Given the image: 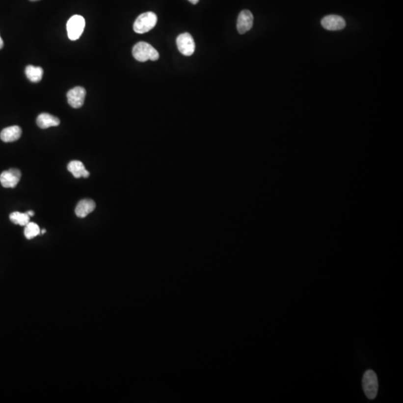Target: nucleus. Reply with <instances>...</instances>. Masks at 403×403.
Masks as SVG:
<instances>
[{"instance_id":"f257e3e1","label":"nucleus","mask_w":403,"mask_h":403,"mask_svg":"<svg viewBox=\"0 0 403 403\" xmlns=\"http://www.w3.org/2000/svg\"><path fill=\"white\" fill-rule=\"evenodd\" d=\"M134 58L140 62H145L148 60L157 61L159 53L153 46L146 42H139L133 49Z\"/></svg>"},{"instance_id":"f03ea898","label":"nucleus","mask_w":403,"mask_h":403,"mask_svg":"<svg viewBox=\"0 0 403 403\" xmlns=\"http://www.w3.org/2000/svg\"><path fill=\"white\" fill-rule=\"evenodd\" d=\"M158 17L155 13L149 11L137 17L133 26V29L137 34H144L153 29L157 24Z\"/></svg>"},{"instance_id":"7ed1b4c3","label":"nucleus","mask_w":403,"mask_h":403,"mask_svg":"<svg viewBox=\"0 0 403 403\" xmlns=\"http://www.w3.org/2000/svg\"><path fill=\"white\" fill-rule=\"evenodd\" d=\"M362 387L364 394L370 400H374L378 393V383L376 374L372 370H368L364 374Z\"/></svg>"},{"instance_id":"20e7f679","label":"nucleus","mask_w":403,"mask_h":403,"mask_svg":"<svg viewBox=\"0 0 403 403\" xmlns=\"http://www.w3.org/2000/svg\"><path fill=\"white\" fill-rule=\"evenodd\" d=\"M85 27L84 18L80 15L70 17L67 24V34L69 39L77 41L81 37Z\"/></svg>"},{"instance_id":"39448f33","label":"nucleus","mask_w":403,"mask_h":403,"mask_svg":"<svg viewBox=\"0 0 403 403\" xmlns=\"http://www.w3.org/2000/svg\"><path fill=\"white\" fill-rule=\"evenodd\" d=\"M176 45L179 51L186 56H191L196 48L193 37L188 32L182 33L178 36Z\"/></svg>"},{"instance_id":"423d86ee","label":"nucleus","mask_w":403,"mask_h":403,"mask_svg":"<svg viewBox=\"0 0 403 403\" xmlns=\"http://www.w3.org/2000/svg\"><path fill=\"white\" fill-rule=\"evenodd\" d=\"M21 179V172L17 169H10L0 175V182L5 188H14Z\"/></svg>"},{"instance_id":"0eeeda50","label":"nucleus","mask_w":403,"mask_h":403,"mask_svg":"<svg viewBox=\"0 0 403 403\" xmlns=\"http://www.w3.org/2000/svg\"><path fill=\"white\" fill-rule=\"evenodd\" d=\"M67 101L71 107L80 108L84 103L86 90L82 87H75L69 90L67 94Z\"/></svg>"},{"instance_id":"6e6552de","label":"nucleus","mask_w":403,"mask_h":403,"mask_svg":"<svg viewBox=\"0 0 403 403\" xmlns=\"http://www.w3.org/2000/svg\"><path fill=\"white\" fill-rule=\"evenodd\" d=\"M254 17L249 10H243L239 14L237 21V29L239 34H243L252 28Z\"/></svg>"},{"instance_id":"1a4fd4ad","label":"nucleus","mask_w":403,"mask_h":403,"mask_svg":"<svg viewBox=\"0 0 403 403\" xmlns=\"http://www.w3.org/2000/svg\"><path fill=\"white\" fill-rule=\"evenodd\" d=\"M321 24L324 28L329 31H338L346 27L344 18L338 15L325 16L321 21Z\"/></svg>"},{"instance_id":"9d476101","label":"nucleus","mask_w":403,"mask_h":403,"mask_svg":"<svg viewBox=\"0 0 403 403\" xmlns=\"http://www.w3.org/2000/svg\"><path fill=\"white\" fill-rule=\"evenodd\" d=\"M22 134V130L18 126H9L5 128L0 133V138L5 143L14 142L20 139Z\"/></svg>"},{"instance_id":"9b49d317","label":"nucleus","mask_w":403,"mask_h":403,"mask_svg":"<svg viewBox=\"0 0 403 403\" xmlns=\"http://www.w3.org/2000/svg\"><path fill=\"white\" fill-rule=\"evenodd\" d=\"M95 208V203L92 199H82L77 204L75 213L79 217L84 218L87 216L89 214L94 212Z\"/></svg>"},{"instance_id":"f8f14e48","label":"nucleus","mask_w":403,"mask_h":403,"mask_svg":"<svg viewBox=\"0 0 403 403\" xmlns=\"http://www.w3.org/2000/svg\"><path fill=\"white\" fill-rule=\"evenodd\" d=\"M37 124L42 130H46L50 127L59 126L60 120L58 117L51 114L42 113L37 118Z\"/></svg>"},{"instance_id":"ddd939ff","label":"nucleus","mask_w":403,"mask_h":403,"mask_svg":"<svg viewBox=\"0 0 403 403\" xmlns=\"http://www.w3.org/2000/svg\"><path fill=\"white\" fill-rule=\"evenodd\" d=\"M69 172L73 174L74 177L80 179L81 177L87 178L90 176V173L86 170L82 162L80 161H72L67 166Z\"/></svg>"},{"instance_id":"4468645a","label":"nucleus","mask_w":403,"mask_h":403,"mask_svg":"<svg viewBox=\"0 0 403 403\" xmlns=\"http://www.w3.org/2000/svg\"><path fill=\"white\" fill-rule=\"evenodd\" d=\"M26 75L27 78L31 82H39L43 78L44 70L40 67H34L33 65L27 66L25 70Z\"/></svg>"},{"instance_id":"2eb2a0df","label":"nucleus","mask_w":403,"mask_h":403,"mask_svg":"<svg viewBox=\"0 0 403 403\" xmlns=\"http://www.w3.org/2000/svg\"><path fill=\"white\" fill-rule=\"evenodd\" d=\"M10 219L14 224L26 226L30 222V216L28 214L21 213V212H13L10 215Z\"/></svg>"},{"instance_id":"dca6fc26","label":"nucleus","mask_w":403,"mask_h":403,"mask_svg":"<svg viewBox=\"0 0 403 403\" xmlns=\"http://www.w3.org/2000/svg\"><path fill=\"white\" fill-rule=\"evenodd\" d=\"M24 234H25L26 238L28 239V240L35 238L36 236H38V235L41 234L39 226H38V224H36L35 223H31V222H29V223L26 226Z\"/></svg>"},{"instance_id":"f3484780","label":"nucleus","mask_w":403,"mask_h":403,"mask_svg":"<svg viewBox=\"0 0 403 403\" xmlns=\"http://www.w3.org/2000/svg\"><path fill=\"white\" fill-rule=\"evenodd\" d=\"M4 47V42L2 41V38H1V36H0V50H2Z\"/></svg>"},{"instance_id":"a211bd4d","label":"nucleus","mask_w":403,"mask_h":403,"mask_svg":"<svg viewBox=\"0 0 403 403\" xmlns=\"http://www.w3.org/2000/svg\"><path fill=\"white\" fill-rule=\"evenodd\" d=\"M188 1L190 2V3L193 4V5H196V4H197L198 2H199V0H188Z\"/></svg>"},{"instance_id":"6ab92c4d","label":"nucleus","mask_w":403,"mask_h":403,"mask_svg":"<svg viewBox=\"0 0 403 403\" xmlns=\"http://www.w3.org/2000/svg\"><path fill=\"white\" fill-rule=\"evenodd\" d=\"M27 214H28L29 216H32L34 215V212H32V211H28V212H27Z\"/></svg>"},{"instance_id":"aec40b11","label":"nucleus","mask_w":403,"mask_h":403,"mask_svg":"<svg viewBox=\"0 0 403 403\" xmlns=\"http://www.w3.org/2000/svg\"><path fill=\"white\" fill-rule=\"evenodd\" d=\"M45 232H46V230H45V229H44V230H42V232H41V234H44V233H45Z\"/></svg>"},{"instance_id":"412c9836","label":"nucleus","mask_w":403,"mask_h":403,"mask_svg":"<svg viewBox=\"0 0 403 403\" xmlns=\"http://www.w3.org/2000/svg\"><path fill=\"white\" fill-rule=\"evenodd\" d=\"M30 1H32V2H35V1H39V0H30Z\"/></svg>"}]
</instances>
